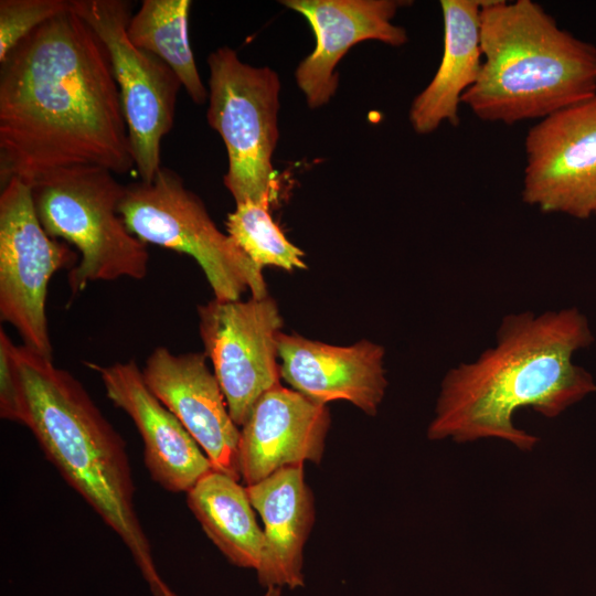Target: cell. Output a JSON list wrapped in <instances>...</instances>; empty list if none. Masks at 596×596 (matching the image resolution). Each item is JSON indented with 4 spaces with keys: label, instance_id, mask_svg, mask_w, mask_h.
I'll use <instances>...</instances> for the list:
<instances>
[{
    "label": "cell",
    "instance_id": "7c38bea8",
    "mask_svg": "<svg viewBox=\"0 0 596 596\" xmlns=\"http://www.w3.org/2000/svg\"><path fill=\"white\" fill-rule=\"evenodd\" d=\"M141 372L148 389L184 426L213 468L240 480L241 430L205 353L174 354L158 347Z\"/></svg>",
    "mask_w": 596,
    "mask_h": 596
},
{
    "label": "cell",
    "instance_id": "ba28073f",
    "mask_svg": "<svg viewBox=\"0 0 596 596\" xmlns=\"http://www.w3.org/2000/svg\"><path fill=\"white\" fill-rule=\"evenodd\" d=\"M76 13L105 45L127 125L140 181L150 182L162 167L160 148L174 120L182 86L161 60L136 47L127 36L131 4L125 0H71Z\"/></svg>",
    "mask_w": 596,
    "mask_h": 596
},
{
    "label": "cell",
    "instance_id": "5b68a950",
    "mask_svg": "<svg viewBox=\"0 0 596 596\" xmlns=\"http://www.w3.org/2000/svg\"><path fill=\"white\" fill-rule=\"evenodd\" d=\"M29 185L42 227L79 254L67 275L72 296L92 281L146 277L147 244L129 232L118 213L125 185L111 171L94 166L65 168Z\"/></svg>",
    "mask_w": 596,
    "mask_h": 596
},
{
    "label": "cell",
    "instance_id": "6da1fadb",
    "mask_svg": "<svg viewBox=\"0 0 596 596\" xmlns=\"http://www.w3.org/2000/svg\"><path fill=\"white\" fill-rule=\"evenodd\" d=\"M79 166L125 174L135 161L107 50L70 6L1 63V185Z\"/></svg>",
    "mask_w": 596,
    "mask_h": 596
},
{
    "label": "cell",
    "instance_id": "9c48e42d",
    "mask_svg": "<svg viewBox=\"0 0 596 596\" xmlns=\"http://www.w3.org/2000/svg\"><path fill=\"white\" fill-rule=\"evenodd\" d=\"M79 254L42 227L30 185L12 178L0 194V317L13 326L23 344L52 359L46 318L51 277L73 268Z\"/></svg>",
    "mask_w": 596,
    "mask_h": 596
},
{
    "label": "cell",
    "instance_id": "44dd1931",
    "mask_svg": "<svg viewBox=\"0 0 596 596\" xmlns=\"http://www.w3.org/2000/svg\"><path fill=\"white\" fill-rule=\"evenodd\" d=\"M268 210V206L253 202L237 204L227 215V234L262 269L265 266L289 272L307 268L304 252L287 240Z\"/></svg>",
    "mask_w": 596,
    "mask_h": 596
},
{
    "label": "cell",
    "instance_id": "4fadbf2b",
    "mask_svg": "<svg viewBox=\"0 0 596 596\" xmlns=\"http://www.w3.org/2000/svg\"><path fill=\"white\" fill-rule=\"evenodd\" d=\"M301 14L316 38L313 51L297 66V86L310 108L330 102L338 87L334 68L356 43L368 40L401 46L408 40L406 30L392 22L400 0H284Z\"/></svg>",
    "mask_w": 596,
    "mask_h": 596
},
{
    "label": "cell",
    "instance_id": "3957f363",
    "mask_svg": "<svg viewBox=\"0 0 596 596\" xmlns=\"http://www.w3.org/2000/svg\"><path fill=\"white\" fill-rule=\"evenodd\" d=\"M15 395L11 422L28 427L63 479L121 539L152 596H179L157 570L135 507V483L120 434L82 383L52 359L14 344L0 330Z\"/></svg>",
    "mask_w": 596,
    "mask_h": 596
},
{
    "label": "cell",
    "instance_id": "ffe728a7",
    "mask_svg": "<svg viewBox=\"0 0 596 596\" xmlns=\"http://www.w3.org/2000/svg\"><path fill=\"white\" fill-rule=\"evenodd\" d=\"M190 0H143L127 24V36L138 49L166 63L195 104L209 93L200 77L188 35Z\"/></svg>",
    "mask_w": 596,
    "mask_h": 596
},
{
    "label": "cell",
    "instance_id": "2e32d148",
    "mask_svg": "<svg viewBox=\"0 0 596 596\" xmlns=\"http://www.w3.org/2000/svg\"><path fill=\"white\" fill-rule=\"evenodd\" d=\"M384 348L369 340L338 347L299 334L280 333V376L309 400H344L375 415L385 395Z\"/></svg>",
    "mask_w": 596,
    "mask_h": 596
},
{
    "label": "cell",
    "instance_id": "7a4b0ae2",
    "mask_svg": "<svg viewBox=\"0 0 596 596\" xmlns=\"http://www.w3.org/2000/svg\"><path fill=\"white\" fill-rule=\"evenodd\" d=\"M593 341L587 318L574 307L504 316L496 345L444 376L427 437L499 438L532 450L539 438L517 428L513 414L532 407L553 418L595 392L592 374L573 363V354Z\"/></svg>",
    "mask_w": 596,
    "mask_h": 596
},
{
    "label": "cell",
    "instance_id": "5bb4252c",
    "mask_svg": "<svg viewBox=\"0 0 596 596\" xmlns=\"http://www.w3.org/2000/svg\"><path fill=\"white\" fill-rule=\"evenodd\" d=\"M86 364L99 375L107 397L137 427L145 466L158 486L171 493H187L214 469L184 426L148 389L135 361Z\"/></svg>",
    "mask_w": 596,
    "mask_h": 596
},
{
    "label": "cell",
    "instance_id": "30bf717a",
    "mask_svg": "<svg viewBox=\"0 0 596 596\" xmlns=\"http://www.w3.org/2000/svg\"><path fill=\"white\" fill-rule=\"evenodd\" d=\"M205 355L225 396L228 412L243 426L258 400L280 385L277 362L283 318L266 296L242 300L213 299L198 306Z\"/></svg>",
    "mask_w": 596,
    "mask_h": 596
},
{
    "label": "cell",
    "instance_id": "8fae6325",
    "mask_svg": "<svg viewBox=\"0 0 596 596\" xmlns=\"http://www.w3.org/2000/svg\"><path fill=\"white\" fill-rule=\"evenodd\" d=\"M524 149L523 202L543 213L596 216V94L539 120Z\"/></svg>",
    "mask_w": 596,
    "mask_h": 596
},
{
    "label": "cell",
    "instance_id": "e0dca14e",
    "mask_svg": "<svg viewBox=\"0 0 596 596\" xmlns=\"http://www.w3.org/2000/svg\"><path fill=\"white\" fill-rule=\"evenodd\" d=\"M245 487L264 523L258 583L265 588L302 587L304 547L315 522L313 496L305 480L304 464Z\"/></svg>",
    "mask_w": 596,
    "mask_h": 596
},
{
    "label": "cell",
    "instance_id": "d6986e66",
    "mask_svg": "<svg viewBox=\"0 0 596 596\" xmlns=\"http://www.w3.org/2000/svg\"><path fill=\"white\" fill-rule=\"evenodd\" d=\"M187 504L206 536L231 564L258 568L264 534L246 487L212 469L187 492Z\"/></svg>",
    "mask_w": 596,
    "mask_h": 596
},
{
    "label": "cell",
    "instance_id": "7402d4cb",
    "mask_svg": "<svg viewBox=\"0 0 596 596\" xmlns=\"http://www.w3.org/2000/svg\"><path fill=\"white\" fill-rule=\"evenodd\" d=\"M67 10V0H1L0 63L36 28Z\"/></svg>",
    "mask_w": 596,
    "mask_h": 596
},
{
    "label": "cell",
    "instance_id": "603a6c76",
    "mask_svg": "<svg viewBox=\"0 0 596 596\" xmlns=\"http://www.w3.org/2000/svg\"><path fill=\"white\" fill-rule=\"evenodd\" d=\"M263 596H283L281 588H279V587H268V588H266Z\"/></svg>",
    "mask_w": 596,
    "mask_h": 596
},
{
    "label": "cell",
    "instance_id": "277c9868",
    "mask_svg": "<svg viewBox=\"0 0 596 596\" xmlns=\"http://www.w3.org/2000/svg\"><path fill=\"white\" fill-rule=\"evenodd\" d=\"M482 66L461 103L483 121L541 120L596 94V46L532 0H486Z\"/></svg>",
    "mask_w": 596,
    "mask_h": 596
},
{
    "label": "cell",
    "instance_id": "52a82bcc",
    "mask_svg": "<svg viewBox=\"0 0 596 596\" xmlns=\"http://www.w3.org/2000/svg\"><path fill=\"white\" fill-rule=\"evenodd\" d=\"M207 65L206 119L226 148L224 185L236 205L253 202L269 207L275 193L273 153L279 138V76L267 66L242 62L228 46L213 51Z\"/></svg>",
    "mask_w": 596,
    "mask_h": 596
},
{
    "label": "cell",
    "instance_id": "9a60e30c",
    "mask_svg": "<svg viewBox=\"0 0 596 596\" xmlns=\"http://www.w3.org/2000/svg\"><path fill=\"white\" fill-rule=\"evenodd\" d=\"M329 426L324 404L281 385L266 392L241 429L242 480L252 486L289 466L319 464Z\"/></svg>",
    "mask_w": 596,
    "mask_h": 596
},
{
    "label": "cell",
    "instance_id": "ac0fdd59",
    "mask_svg": "<svg viewBox=\"0 0 596 596\" xmlns=\"http://www.w3.org/2000/svg\"><path fill=\"white\" fill-rule=\"evenodd\" d=\"M486 0H441L444 51L428 85L413 99L409 123L427 135L443 123L459 125L462 95L479 78L482 66L480 14Z\"/></svg>",
    "mask_w": 596,
    "mask_h": 596
},
{
    "label": "cell",
    "instance_id": "8992f818",
    "mask_svg": "<svg viewBox=\"0 0 596 596\" xmlns=\"http://www.w3.org/2000/svg\"><path fill=\"white\" fill-rule=\"evenodd\" d=\"M127 228L145 244L187 254L202 268L221 301L268 296L258 267L212 221L201 199L171 169L161 167L150 182L125 185L118 206Z\"/></svg>",
    "mask_w": 596,
    "mask_h": 596
}]
</instances>
